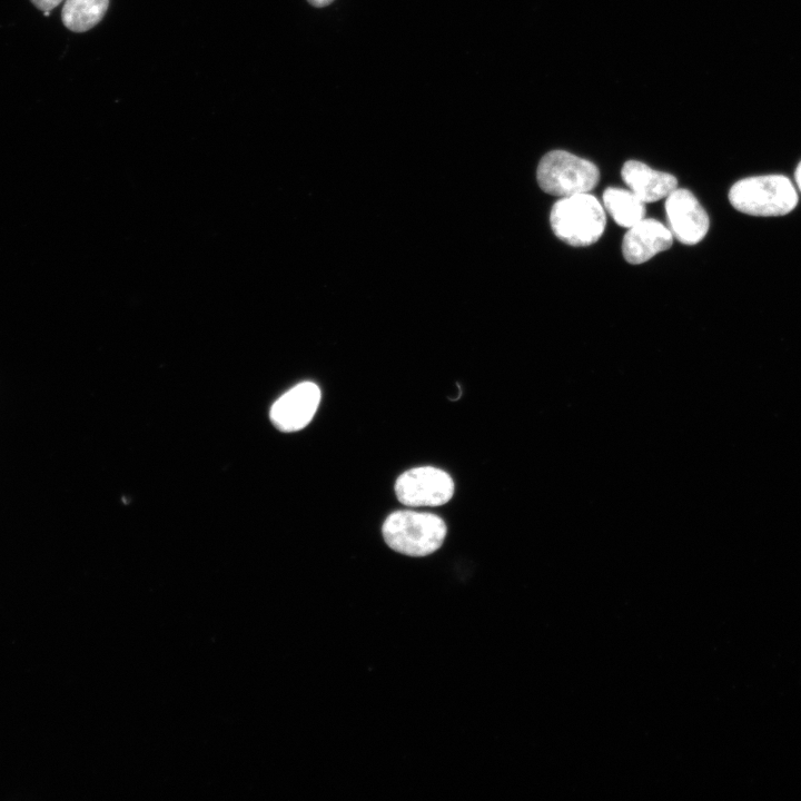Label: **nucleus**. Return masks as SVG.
<instances>
[{"instance_id": "obj_1", "label": "nucleus", "mask_w": 801, "mask_h": 801, "mask_svg": "<svg viewBox=\"0 0 801 801\" xmlns=\"http://www.w3.org/2000/svg\"><path fill=\"white\" fill-rule=\"evenodd\" d=\"M382 533L386 544L395 552L422 557L443 545L447 527L435 514L396 511L385 520Z\"/></svg>"}, {"instance_id": "obj_2", "label": "nucleus", "mask_w": 801, "mask_h": 801, "mask_svg": "<svg viewBox=\"0 0 801 801\" xmlns=\"http://www.w3.org/2000/svg\"><path fill=\"white\" fill-rule=\"evenodd\" d=\"M731 205L739 211L760 217L783 216L798 204V194L783 175H763L743 178L729 191Z\"/></svg>"}, {"instance_id": "obj_3", "label": "nucleus", "mask_w": 801, "mask_h": 801, "mask_svg": "<svg viewBox=\"0 0 801 801\" xmlns=\"http://www.w3.org/2000/svg\"><path fill=\"white\" fill-rule=\"evenodd\" d=\"M550 222L558 239L574 247H585L602 236L605 212L594 196L577 194L562 197L553 205Z\"/></svg>"}, {"instance_id": "obj_4", "label": "nucleus", "mask_w": 801, "mask_h": 801, "mask_svg": "<svg viewBox=\"0 0 801 801\" xmlns=\"http://www.w3.org/2000/svg\"><path fill=\"white\" fill-rule=\"evenodd\" d=\"M536 178L546 194L568 197L592 190L600 180V171L590 160L565 150H553L541 159Z\"/></svg>"}, {"instance_id": "obj_5", "label": "nucleus", "mask_w": 801, "mask_h": 801, "mask_svg": "<svg viewBox=\"0 0 801 801\" xmlns=\"http://www.w3.org/2000/svg\"><path fill=\"white\" fill-rule=\"evenodd\" d=\"M398 501L407 506H439L454 494V482L443 469L433 466L404 472L395 483Z\"/></svg>"}, {"instance_id": "obj_6", "label": "nucleus", "mask_w": 801, "mask_h": 801, "mask_svg": "<svg viewBox=\"0 0 801 801\" xmlns=\"http://www.w3.org/2000/svg\"><path fill=\"white\" fill-rule=\"evenodd\" d=\"M665 212L672 235L682 244L695 245L709 230V216L688 189L676 188L665 201Z\"/></svg>"}, {"instance_id": "obj_7", "label": "nucleus", "mask_w": 801, "mask_h": 801, "mask_svg": "<svg viewBox=\"0 0 801 801\" xmlns=\"http://www.w3.org/2000/svg\"><path fill=\"white\" fill-rule=\"evenodd\" d=\"M320 389L313 382H301L284 393L270 408V421L281 432H296L309 424L319 402Z\"/></svg>"}, {"instance_id": "obj_8", "label": "nucleus", "mask_w": 801, "mask_h": 801, "mask_svg": "<svg viewBox=\"0 0 801 801\" xmlns=\"http://www.w3.org/2000/svg\"><path fill=\"white\" fill-rule=\"evenodd\" d=\"M672 243L673 235L669 228L655 219L643 218L626 231L622 253L627 263L639 265L669 249Z\"/></svg>"}, {"instance_id": "obj_9", "label": "nucleus", "mask_w": 801, "mask_h": 801, "mask_svg": "<svg viewBox=\"0 0 801 801\" xmlns=\"http://www.w3.org/2000/svg\"><path fill=\"white\" fill-rule=\"evenodd\" d=\"M621 175L630 190L644 204L666 198L678 186L673 175L656 171L636 160L626 161Z\"/></svg>"}, {"instance_id": "obj_10", "label": "nucleus", "mask_w": 801, "mask_h": 801, "mask_svg": "<svg viewBox=\"0 0 801 801\" xmlns=\"http://www.w3.org/2000/svg\"><path fill=\"white\" fill-rule=\"evenodd\" d=\"M603 204L615 222L626 228L645 216V204L631 190L610 187L603 192Z\"/></svg>"}, {"instance_id": "obj_11", "label": "nucleus", "mask_w": 801, "mask_h": 801, "mask_svg": "<svg viewBox=\"0 0 801 801\" xmlns=\"http://www.w3.org/2000/svg\"><path fill=\"white\" fill-rule=\"evenodd\" d=\"M109 0H66L61 10V20L73 32H85L101 21L107 12Z\"/></svg>"}, {"instance_id": "obj_12", "label": "nucleus", "mask_w": 801, "mask_h": 801, "mask_svg": "<svg viewBox=\"0 0 801 801\" xmlns=\"http://www.w3.org/2000/svg\"><path fill=\"white\" fill-rule=\"evenodd\" d=\"M31 2L42 11H51L60 4L62 0H31Z\"/></svg>"}, {"instance_id": "obj_13", "label": "nucleus", "mask_w": 801, "mask_h": 801, "mask_svg": "<svg viewBox=\"0 0 801 801\" xmlns=\"http://www.w3.org/2000/svg\"><path fill=\"white\" fill-rule=\"evenodd\" d=\"M312 6L322 8L332 3L334 0H307Z\"/></svg>"}, {"instance_id": "obj_14", "label": "nucleus", "mask_w": 801, "mask_h": 801, "mask_svg": "<svg viewBox=\"0 0 801 801\" xmlns=\"http://www.w3.org/2000/svg\"><path fill=\"white\" fill-rule=\"evenodd\" d=\"M794 178H795L797 186L801 191V161L798 164V166L795 168Z\"/></svg>"}]
</instances>
